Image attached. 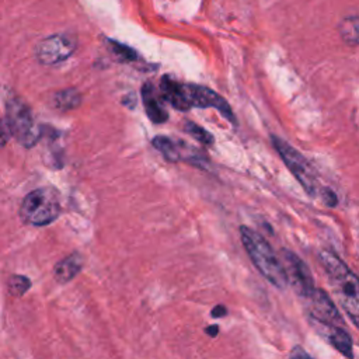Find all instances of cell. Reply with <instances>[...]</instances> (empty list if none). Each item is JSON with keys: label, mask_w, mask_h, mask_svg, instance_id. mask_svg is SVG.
I'll return each instance as SVG.
<instances>
[{"label": "cell", "mask_w": 359, "mask_h": 359, "mask_svg": "<svg viewBox=\"0 0 359 359\" xmlns=\"http://www.w3.org/2000/svg\"><path fill=\"white\" fill-rule=\"evenodd\" d=\"M318 261L337 300L359 330V276L332 251H320Z\"/></svg>", "instance_id": "6da1fadb"}, {"label": "cell", "mask_w": 359, "mask_h": 359, "mask_svg": "<svg viewBox=\"0 0 359 359\" xmlns=\"http://www.w3.org/2000/svg\"><path fill=\"white\" fill-rule=\"evenodd\" d=\"M240 234L243 245L258 272L275 287L285 289L289 283L287 275L271 244L261 234L245 226L240 227Z\"/></svg>", "instance_id": "7a4b0ae2"}, {"label": "cell", "mask_w": 359, "mask_h": 359, "mask_svg": "<svg viewBox=\"0 0 359 359\" xmlns=\"http://www.w3.org/2000/svg\"><path fill=\"white\" fill-rule=\"evenodd\" d=\"M59 192L50 187H42L25 195L20 205V217L31 226H46L60 215Z\"/></svg>", "instance_id": "3957f363"}, {"label": "cell", "mask_w": 359, "mask_h": 359, "mask_svg": "<svg viewBox=\"0 0 359 359\" xmlns=\"http://www.w3.org/2000/svg\"><path fill=\"white\" fill-rule=\"evenodd\" d=\"M4 125L11 136H14L22 146L32 147L41 136V130L34 122L29 107L15 95L6 98V116Z\"/></svg>", "instance_id": "277c9868"}, {"label": "cell", "mask_w": 359, "mask_h": 359, "mask_svg": "<svg viewBox=\"0 0 359 359\" xmlns=\"http://www.w3.org/2000/svg\"><path fill=\"white\" fill-rule=\"evenodd\" d=\"M271 139H272L273 147L276 149L278 154L283 160L285 165L294 175V178L300 182L303 189L310 196H316L317 189H318V184H317V177L314 174V170L309 164V161L303 157L302 153H299L293 146H290L283 139H280L275 135H272Z\"/></svg>", "instance_id": "5b68a950"}, {"label": "cell", "mask_w": 359, "mask_h": 359, "mask_svg": "<svg viewBox=\"0 0 359 359\" xmlns=\"http://www.w3.org/2000/svg\"><path fill=\"white\" fill-rule=\"evenodd\" d=\"M76 46V38L70 34H53L36 43L35 57L41 65H56L70 57Z\"/></svg>", "instance_id": "8992f818"}, {"label": "cell", "mask_w": 359, "mask_h": 359, "mask_svg": "<svg viewBox=\"0 0 359 359\" xmlns=\"http://www.w3.org/2000/svg\"><path fill=\"white\" fill-rule=\"evenodd\" d=\"M283 266L287 275V280L293 290L303 299H307L314 290L313 275L306 262L289 250H282Z\"/></svg>", "instance_id": "52a82bcc"}, {"label": "cell", "mask_w": 359, "mask_h": 359, "mask_svg": "<svg viewBox=\"0 0 359 359\" xmlns=\"http://www.w3.org/2000/svg\"><path fill=\"white\" fill-rule=\"evenodd\" d=\"M185 94L189 108H215L217 109L229 122L237 125L234 114L229 102L222 98L216 91L198 84H185Z\"/></svg>", "instance_id": "ba28073f"}, {"label": "cell", "mask_w": 359, "mask_h": 359, "mask_svg": "<svg viewBox=\"0 0 359 359\" xmlns=\"http://www.w3.org/2000/svg\"><path fill=\"white\" fill-rule=\"evenodd\" d=\"M304 300L307 302L309 314L314 323L344 327L345 323L339 310L323 289L316 287V290Z\"/></svg>", "instance_id": "9c48e42d"}, {"label": "cell", "mask_w": 359, "mask_h": 359, "mask_svg": "<svg viewBox=\"0 0 359 359\" xmlns=\"http://www.w3.org/2000/svg\"><path fill=\"white\" fill-rule=\"evenodd\" d=\"M317 332L330 344L332 345L339 353L346 356L348 359H353V344L349 332L344 327L338 325H325L320 323H314Z\"/></svg>", "instance_id": "30bf717a"}, {"label": "cell", "mask_w": 359, "mask_h": 359, "mask_svg": "<svg viewBox=\"0 0 359 359\" xmlns=\"http://www.w3.org/2000/svg\"><path fill=\"white\" fill-rule=\"evenodd\" d=\"M151 143L168 161L172 163L180 160H187L192 163L196 157V150L191 153V150H194L192 147L187 146L182 142H175L168 136H156L153 137Z\"/></svg>", "instance_id": "8fae6325"}, {"label": "cell", "mask_w": 359, "mask_h": 359, "mask_svg": "<svg viewBox=\"0 0 359 359\" xmlns=\"http://www.w3.org/2000/svg\"><path fill=\"white\" fill-rule=\"evenodd\" d=\"M142 98L144 111L149 119L154 123H163L168 119V112L163 105L161 94L154 88L151 83H144L142 87Z\"/></svg>", "instance_id": "7c38bea8"}, {"label": "cell", "mask_w": 359, "mask_h": 359, "mask_svg": "<svg viewBox=\"0 0 359 359\" xmlns=\"http://www.w3.org/2000/svg\"><path fill=\"white\" fill-rule=\"evenodd\" d=\"M160 94L172 108L180 111L191 109L188 105L184 83H180L172 77L164 76L160 81Z\"/></svg>", "instance_id": "4fadbf2b"}, {"label": "cell", "mask_w": 359, "mask_h": 359, "mask_svg": "<svg viewBox=\"0 0 359 359\" xmlns=\"http://www.w3.org/2000/svg\"><path fill=\"white\" fill-rule=\"evenodd\" d=\"M83 266V257L79 252H73L63 259H60L55 268L53 275L57 282H69L72 280Z\"/></svg>", "instance_id": "5bb4252c"}, {"label": "cell", "mask_w": 359, "mask_h": 359, "mask_svg": "<svg viewBox=\"0 0 359 359\" xmlns=\"http://www.w3.org/2000/svg\"><path fill=\"white\" fill-rule=\"evenodd\" d=\"M339 35L348 45H359V15H349L338 25Z\"/></svg>", "instance_id": "9a60e30c"}, {"label": "cell", "mask_w": 359, "mask_h": 359, "mask_svg": "<svg viewBox=\"0 0 359 359\" xmlns=\"http://www.w3.org/2000/svg\"><path fill=\"white\" fill-rule=\"evenodd\" d=\"M81 102V95L74 88H66L62 91H57L53 95V105L57 109H73L77 108Z\"/></svg>", "instance_id": "2e32d148"}, {"label": "cell", "mask_w": 359, "mask_h": 359, "mask_svg": "<svg viewBox=\"0 0 359 359\" xmlns=\"http://www.w3.org/2000/svg\"><path fill=\"white\" fill-rule=\"evenodd\" d=\"M185 130L198 142H201L202 144L205 146H210L213 143V136L206 130L203 129L202 126L196 125L195 122H187L185 123Z\"/></svg>", "instance_id": "e0dca14e"}, {"label": "cell", "mask_w": 359, "mask_h": 359, "mask_svg": "<svg viewBox=\"0 0 359 359\" xmlns=\"http://www.w3.org/2000/svg\"><path fill=\"white\" fill-rule=\"evenodd\" d=\"M31 287V282L27 276L22 275H13L8 280V290L14 296L24 294Z\"/></svg>", "instance_id": "ac0fdd59"}, {"label": "cell", "mask_w": 359, "mask_h": 359, "mask_svg": "<svg viewBox=\"0 0 359 359\" xmlns=\"http://www.w3.org/2000/svg\"><path fill=\"white\" fill-rule=\"evenodd\" d=\"M109 48H111V52L114 55H116L119 59L122 60H135L136 59V52L130 48H128L126 45H122L116 41H109Z\"/></svg>", "instance_id": "d6986e66"}, {"label": "cell", "mask_w": 359, "mask_h": 359, "mask_svg": "<svg viewBox=\"0 0 359 359\" xmlns=\"http://www.w3.org/2000/svg\"><path fill=\"white\" fill-rule=\"evenodd\" d=\"M321 196H323V201L327 206L330 208H334L338 205V198L335 195V192L330 188H321Z\"/></svg>", "instance_id": "ffe728a7"}, {"label": "cell", "mask_w": 359, "mask_h": 359, "mask_svg": "<svg viewBox=\"0 0 359 359\" xmlns=\"http://www.w3.org/2000/svg\"><path fill=\"white\" fill-rule=\"evenodd\" d=\"M289 359H314L302 346H294L289 355Z\"/></svg>", "instance_id": "44dd1931"}, {"label": "cell", "mask_w": 359, "mask_h": 359, "mask_svg": "<svg viewBox=\"0 0 359 359\" xmlns=\"http://www.w3.org/2000/svg\"><path fill=\"white\" fill-rule=\"evenodd\" d=\"M212 314V317H215V318H219V317H223V316H226V313H227V309L223 306V304H217V306H215L213 309H212V311H210Z\"/></svg>", "instance_id": "7402d4cb"}, {"label": "cell", "mask_w": 359, "mask_h": 359, "mask_svg": "<svg viewBox=\"0 0 359 359\" xmlns=\"http://www.w3.org/2000/svg\"><path fill=\"white\" fill-rule=\"evenodd\" d=\"M205 332H206L209 337H216V335L219 334V325H216V324L209 325V327L205 330Z\"/></svg>", "instance_id": "603a6c76"}]
</instances>
